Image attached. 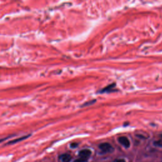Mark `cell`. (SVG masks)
<instances>
[{
  "instance_id": "30bf717a",
  "label": "cell",
  "mask_w": 162,
  "mask_h": 162,
  "mask_svg": "<svg viewBox=\"0 0 162 162\" xmlns=\"http://www.w3.org/2000/svg\"><path fill=\"white\" fill-rule=\"evenodd\" d=\"M160 137H161V139H162V134H161V136H160Z\"/></svg>"
},
{
  "instance_id": "52a82bcc",
  "label": "cell",
  "mask_w": 162,
  "mask_h": 162,
  "mask_svg": "<svg viewBox=\"0 0 162 162\" xmlns=\"http://www.w3.org/2000/svg\"><path fill=\"white\" fill-rule=\"evenodd\" d=\"M73 162H88V159H84L82 158H79L75 160Z\"/></svg>"
},
{
  "instance_id": "7a4b0ae2",
  "label": "cell",
  "mask_w": 162,
  "mask_h": 162,
  "mask_svg": "<svg viewBox=\"0 0 162 162\" xmlns=\"http://www.w3.org/2000/svg\"><path fill=\"white\" fill-rule=\"evenodd\" d=\"M118 141L123 146L125 147V148H128L130 147L131 143H130L129 140L128 139V138L127 137H125V136L120 137L118 139Z\"/></svg>"
},
{
  "instance_id": "5b68a950",
  "label": "cell",
  "mask_w": 162,
  "mask_h": 162,
  "mask_svg": "<svg viewBox=\"0 0 162 162\" xmlns=\"http://www.w3.org/2000/svg\"><path fill=\"white\" fill-rule=\"evenodd\" d=\"M29 136H29H23L22 137L19 138V139H15L13 141H11L9 143V144H14V143H16L19 142V141H23V140H24L25 139H26V138H27Z\"/></svg>"
},
{
  "instance_id": "8992f818",
  "label": "cell",
  "mask_w": 162,
  "mask_h": 162,
  "mask_svg": "<svg viewBox=\"0 0 162 162\" xmlns=\"http://www.w3.org/2000/svg\"><path fill=\"white\" fill-rule=\"evenodd\" d=\"M154 145L158 147H162V139L156 141L154 142Z\"/></svg>"
},
{
  "instance_id": "ba28073f",
  "label": "cell",
  "mask_w": 162,
  "mask_h": 162,
  "mask_svg": "<svg viewBox=\"0 0 162 162\" xmlns=\"http://www.w3.org/2000/svg\"><path fill=\"white\" fill-rule=\"evenodd\" d=\"M78 143H72L71 145H70V147L72 148H77V147L78 146Z\"/></svg>"
},
{
  "instance_id": "3957f363",
  "label": "cell",
  "mask_w": 162,
  "mask_h": 162,
  "mask_svg": "<svg viewBox=\"0 0 162 162\" xmlns=\"http://www.w3.org/2000/svg\"><path fill=\"white\" fill-rule=\"evenodd\" d=\"M91 155V151L88 149H82L79 152V156L80 158L88 159Z\"/></svg>"
},
{
  "instance_id": "6da1fadb",
  "label": "cell",
  "mask_w": 162,
  "mask_h": 162,
  "mask_svg": "<svg viewBox=\"0 0 162 162\" xmlns=\"http://www.w3.org/2000/svg\"><path fill=\"white\" fill-rule=\"evenodd\" d=\"M99 148L103 153H111L113 151L112 146L108 143L100 144V146H99Z\"/></svg>"
},
{
  "instance_id": "277c9868",
  "label": "cell",
  "mask_w": 162,
  "mask_h": 162,
  "mask_svg": "<svg viewBox=\"0 0 162 162\" xmlns=\"http://www.w3.org/2000/svg\"><path fill=\"white\" fill-rule=\"evenodd\" d=\"M60 160L62 162H70L72 157L69 154H63L60 157Z\"/></svg>"
},
{
  "instance_id": "9c48e42d",
  "label": "cell",
  "mask_w": 162,
  "mask_h": 162,
  "mask_svg": "<svg viewBox=\"0 0 162 162\" xmlns=\"http://www.w3.org/2000/svg\"><path fill=\"white\" fill-rule=\"evenodd\" d=\"M113 162H125L124 159H116Z\"/></svg>"
}]
</instances>
